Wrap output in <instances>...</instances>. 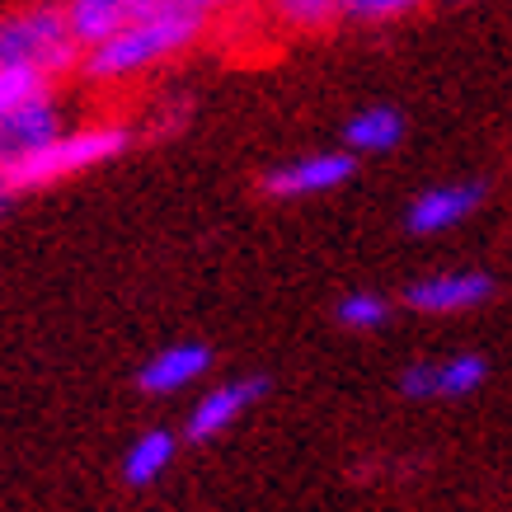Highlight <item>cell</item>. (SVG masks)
<instances>
[{
    "label": "cell",
    "mask_w": 512,
    "mask_h": 512,
    "mask_svg": "<svg viewBox=\"0 0 512 512\" xmlns=\"http://www.w3.org/2000/svg\"><path fill=\"white\" fill-rule=\"evenodd\" d=\"M202 33H207V19L188 15L179 5H165V0H146L137 19H127L123 29L109 33L104 43L85 47L80 66H85L90 80H127L137 71H151V66L188 52Z\"/></svg>",
    "instance_id": "cell-1"
},
{
    "label": "cell",
    "mask_w": 512,
    "mask_h": 512,
    "mask_svg": "<svg viewBox=\"0 0 512 512\" xmlns=\"http://www.w3.org/2000/svg\"><path fill=\"white\" fill-rule=\"evenodd\" d=\"M80 57L85 47L76 43L66 5L57 0H38V5L0 15V66H33L57 80L71 66H80Z\"/></svg>",
    "instance_id": "cell-2"
},
{
    "label": "cell",
    "mask_w": 512,
    "mask_h": 512,
    "mask_svg": "<svg viewBox=\"0 0 512 512\" xmlns=\"http://www.w3.org/2000/svg\"><path fill=\"white\" fill-rule=\"evenodd\" d=\"M132 146V132L118 123H99V127H76V132H57V137L38 146L33 156H24L19 165L5 170V184L15 193H33V188L62 184L71 174H85L94 165H109Z\"/></svg>",
    "instance_id": "cell-3"
},
{
    "label": "cell",
    "mask_w": 512,
    "mask_h": 512,
    "mask_svg": "<svg viewBox=\"0 0 512 512\" xmlns=\"http://www.w3.org/2000/svg\"><path fill=\"white\" fill-rule=\"evenodd\" d=\"M484 376H489L484 357L456 353V357H442V362H414V367H404L400 390L414 395V400H461V395L484 386Z\"/></svg>",
    "instance_id": "cell-4"
},
{
    "label": "cell",
    "mask_w": 512,
    "mask_h": 512,
    "mask_svg": "<svg viewBox=\"0 0 512 512\" xmlns=\"http://www.w3.org/2000/svg\"><path fill=\"white\" fill-rule=\"evenodd\" d=\"M57 132H62V109H57L52 90L29 99V104H19L15 113H5L0 118V179H5L10 165H19L38 146H47Z\"/></svg>",
    "instance_id": "cell-5"
},
{
    "label": "cell",
    "mask_w": 512,
    "mask_h": 512,
    "mask_svg": "<svg viewBox=\"0 0 512 512\" xmlns=\"http://www.w3.org/2000/svg\"><path fill=\"white\" fill-rule=\"evenodd\" d=\"M353 179V156H339V151H315V156H296L287 165L264 174V193L268 198H315V193H329Z\"/></svg>",
    "instance_id": "cell-6"
},
{
    "label": "cell",
    "mask_w": 512,
    "mask_h": 512,
    "mask_svg": "<svg viewBox=\"0 0 512 512\" xmlns=\"http://www.w3.org/2000/svg\"><path fill=\"white\" fill-rule=\"evenodd\" d=\"M268 381L264 376H240V381H221L217 390H207L198 404H193V414L184 423V437L188 442H212L231 428L235 419H245V409L254 400H264Z\"/></svg>",
    "instance_id": "cell-7"
},
{
    "label": "cell",
    "mask_w": 512,
    "mask_h": 512,
    "mask_svg": "<svg viewBox=\"0 0 512 512\" xmlns=\"http://www.w3.org/2000/svg\"><path fill=\"white\" fill-rule=\"evenodd\" d=\"M494 296V278H484V273H433V278H419L404 301H409V311L419 315H461V311H475Z\"/></svg>",
    "instance_id": "cell-8"
},
{
    "label": "cell",
    "mask_w": 512,
    "mask_h": 512,
    "mask_svg": "<svg viewBox=\"0 0 512 512\" xmlns=\"http://www.w3.org/2000/svg\"><path fill=\"white\" fill-rule=\"evenodd\" d=\"M484 188L480 184H433L423 188L419 198L409 202L404 212V226L414 235H437V231H451L456 221H466L475 207H480Z\"/></svg>",
    "instance_id": "cell-9"
},
{
    "label": "cell",
    "mask_w": 512,
    "mask_h": 512,
    "mask_svg": "<svg viewBox=\"0 0 512 512\" xmlns=\"http://www.w3.org/2000/svg\"><path fill=\"white\" fill-rule=\"evenodd\" d=\"M207 367H212V353H207L202 343H170V348H160L137 372V386L146 390V395H174V390L202 381Z\"/></svg>",
    "instance_id": "cell-10"
},
{
    "label": "cell",
    "mask_w": 512,
    "mask_h": 512,
    "mask_svg": "<svg viewBox=\"0 0 512 512\" xmlns=\"http://www.w3.org/2000/svg\"><path fill=\"white\" fill-rule=\"evenodd\" d=\"M66 19H71V33H76L80 47L104 43L109 33H118L127 19L141 15L146 0H62Z\"/></svg>",
    "instance_id": "cell-11"
},
{
    "label": "cell",
    "mask_w": 512,
    "mask_h": 512,
    "mask_svg": "<svg viewBox=\"0 0 512 512\" xmlns=\"http://www.w3.org/2000/svg\"><path fill=\"white\" fill-rule=\"evenodd\" d=\"M174 461V433L165 428H151V433H141L123 456V480L132 489H146V484H156Z\"/></svg>",
    "instance_id": "cell-12"
},
{
    "label": "cell",
    "mask_w": 512,
    "mask_h": 512,
    "mask_svg": "<svg viewBox=\"0 0 512 512\" xmlns=\"http://www.w3.org/2000/svg\"><path fill=\"white\" fill-rule=\"evenodd\" d=\"M400 137H404V118L395 109H362L343 127L348 151H362V156H381V151H390Z\"/></svg>",
    "instance_id": "cell-13"
},
{
    "label": "cell",
    "mask_w": 512,
    "mask_h": 512,
    "mask_svg": "<svg viewBox=\"0 0 512 512\" xmlns=\"http://www.w3.org/2000/svg\"><path fill=\"white\" fill-rule=\"evenodd\" d=\"M348 0H273V15L296 33H325L343 19Z\"/></svg>",
    "instance_id": "cell-14"
},
{
    "label": "cell",
    "mask_w": 512,
    "mask_h": 512,
    "mask_svg": "<svg viewBox=\"0 0 512 512\" xmlns=\"http://www.w3.org/2000/svg\"><path fill=\"white\" fill-rule=\"evenodd\" d=\"M47 90H52V76H43V71H33V66H0V118Z\"/></svg>",
    "instance_id": "cell-15"
},
{
    "label": "cell",
    "mask_w": 512,
    "mask_h": 512,
    "mask_svg": "<svg viewBox=\"0 0 512 512\" xmlns=\"http://www.w3.org/2000/svg\"><path fill=\"white\" fill-rule=\"evenodd\" d=\"M423 5L428 0H348L343 19H353V24H395V19H409Z\"/></svg>",
    "instance_id": "cell-16"
},
{
    "label": "cell",
    "mask_w": 512,
    "mask_h": 512,
    "mask_svg": "<svg viewBox=\"0 0 512 512\" xmlns=\"http://www.w3.org/2000/svg\"><path fill=\"white\" fill-rule=\"evenodd\" d=\"M339 325L343 329H376V325H386V296H376V292H353V296H343L339 301Z\"/></svg>",
    "instance_id": "cell-17"
},
{
    "label": "cell",
    "mask_w": 512,
    "mask_h": 512,
    "mask_svg": "<svg viewBox=\"0 0 512 512\" xmlns=\"http://www.w3.org/2000/svg\"><path fill=\"white\" fill-rule=\"evenodd\" d=\"M19 198V193H15V188H10V184H5V179H0V212H5V207H10V202H15Z\"/></svg>",
    "instance_id": "cell-18"
}]
</instances>
